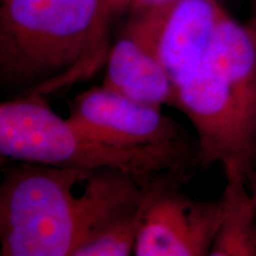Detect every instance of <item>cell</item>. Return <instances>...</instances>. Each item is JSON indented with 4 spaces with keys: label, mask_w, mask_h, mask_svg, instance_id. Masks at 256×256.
I'll list each match as a JSON object with an SVG mask.
<instances>
[{
    "label": "cell",
    "mask_w": 256,
    "mask_h": 256,
    "mask_svg": "<svg viewBox=\"0 0 256 256\" xmlns=\"http://www.w3.org/2000/svg\"><path fill=\"white\" fill-rule=\"evenodd\" d=\"M188 176L172 172L148 184L134 255H210L222 220V200H200L182 192Z\"/></svg>",
    "instance_id": "5"
},
{
    "label": "cell",
    "mask_w": 256,
    "mask_h": 256,
    "mask_svg": "<svg viewBox=\"0 0 256 256\" xmlns=\"http://www.w3.org/2000/svg\"><path fill=\"white\" fill-rule=\"evenodd\" d=\"M223 214L211 256H256V211L247 178L226 176Z\"/></svg>",
    "instance_id": "9"
},
{
    "label": "cell",
    "mask_w": 256,
    "mask_h": 256,
    "mask_svg": "<svg viewBox=\"0 0 256 256\" xmlns=\"http://www.w3.org/2000/svg\"><path fill=\"white\" fill-rule=\"evenodd\" d=\"M104 87L154 107L174 104L176 86L158 58L124 34L110 48Z\"/></svg>",
    "instance_id": "8"
},
{
    "label": "cell",
    "mask_w": 256,
    "mask_h": 256,
    "mask_svg": "<svg viewBox=\"0 0 256 256\" xmlns=\"http://www.w3.org/2000/svg\"><path fill=\"white\" fill-rule=\"evenodd\" d=\"M68 120L98 142L118 146L170 145L183 142L180 127L154 107L101 86L74 98Z\"/></svg>",
    "instance_id": "7"
},
{
    "label": "cell",
    "mask_w": 256,
    "mask_h": 256,
    "mask_svg": "<svg viewBox=\"0 0 256 256\" xmlns=\"http://www.w3.org/2000/svg\"><path fill=\"white\" fill-rule=\"evenodd\" d=\"M174 2H178V0H128L127 11L130 14H136V12L145 11V10L172 4Z\"/></svg>",
    "instance_id": "11"
},
{
    "label": "cell",
    "mask_w": 256,
    "mask_h": 256,
    "mask_svg": "<svg viewBox=\"0 0 256 256\" xmlns=\"http://www.w3.org/2000/svg\"><path fill=\"white\" fill-rule=\"evenodd\" d=\"M0 156L12 162L56 168H119L150 183L162 174L186 172L197 156L184 142L118 146L86 136L50 108L43 95L17 96L0 104Z\"/></svg>",
    "instance_id": "4"
},
{
    "label": "cell",
    "mask_w": 256,
    "mask_h": 256,
    "mask_svg": "<svg viewBox=\"0 0 256 256\" xmlns=\"http://www.w3.org/2000/svg\"><path fill=\"white\" fill-rule=\"evenodd\" d=\"M250 4H252V14L247 24L252 28V30L256 31V0H250Z\"/></svg>",
    "instance_id": "13"
},
{
    "label": "cell",
    "mask_w": 256,
    "mask_h": 256,
    "mask_svg": "<svg viewBox=\"0 0 256 256\" xmlns=\"http://www.w3.org/2000/svg\"><path fill=\"white\" fill-rule=\"evenodd\" d=\"M247 183H248L249 190H250L252 200H254L255 211H256V166L247 177Z\"/></svg>",
    "instance_id": "12"
},
{
    "label": "cell",
    "mask_w": 256,
    "mask_h": 256,
    "mask_svg": "<svg viewBox=\"0 0 256 256\" xmlns=\"http://www.w3.org/2000/svg\"><path fill=\"white\" fill-rule=\"evenodd\" d=\"M174 107L197 132V162L247 178L256 166V31L226 12Z\"/></svg>",
    "instance_id": "2"
},
{
    "label": "cell",
    "mask_w": 256,
    "mask_h": 256,
    "mask_svg": "<svg viewBox=\"0 0 256 256\" xmlns=\"http://www.w3.org/2000/svg\"><path fill=\"white\" fill-rule=\"evenodd\" d=\"M128 0H2L0 84L46 96L107 62L108 28Z\"/></svg>",
    "instance_id": "1"
},
{
    "label": "cell",
    "mask_w": 256,
    "mask_h": 256,
    "mask_svg": "<svg viewBox=\"0 0 256 256\" xmlns=\"http://www.w3.org/2000/svg\"><path fill=\"white\" fill-rule=\"evenodd\" d=\"M89 171L25 162L6 170L0 186V255L74 256L98 226Z\"/></svg>",
    "instance_id": "3"
},
{
    "label": "cell",
    "mask_w": 256,
    "mask_h": 256,
    "mask_svg": "<svg viewBox=\"0 0 256 256\" xmlns=\"http://www.w3.org/2000/svg\"><path fill=\"white\" fill-rule=\"evenodd\" d=\"M226 12L220 0H178L130 14L124 34L151 51L177 88L202 63Z\"/></svg>",
    "instance_id": "6"
},
{
    "label": "cell",
    "mask_w": 256,
    "mask_h": 256,
    "mask_svg": "<svg viewBox=\"0 0 256 256\" xmlns=\"http://www.w3.org/2000/svg\"><path fill=\"white\" fill-rule=\"evenodd\" d=\"M142 209L144 204L132 215L101 230L80 246L74 256H127L134 254L142 224Z\"/></svg>",
    "instance_id": "10"
}]
</instances>
